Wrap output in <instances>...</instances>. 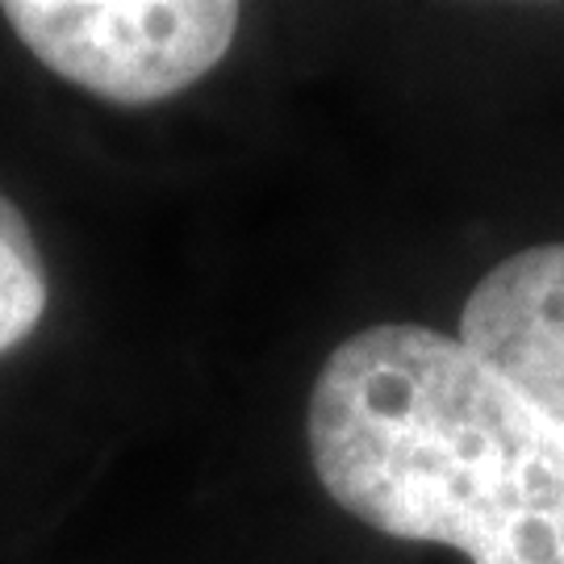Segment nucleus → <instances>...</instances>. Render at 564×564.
<instances>
[{
  "label": "nucleus",
  "mask_w": 564,
  "mask_h": 564,
  "mask_svg": "<svg viewBox=\"0 0 564 564\" xmlns=\"http://www.w3.org/2000/svg\"><path fill=\"white\" fill-rule=\"evenodd\" d=\"M460 343L564 435V242L498 263L464 302Z\"/></svg>",
  "instance_id": "obj_3"
},
{
  "label": "nucleus",
  "mask_w": 564,
  "mask_h": 564,
  "mask_svg": "<svg viewBox=\"0 0 564 564\" xmlns=\"http://www.w3.org/2000/svg\"><path fill=\"white\" fill-rule=\"evenodd\" d=\"M51 302L39 239L18 205L0 193V356L30 339Z\"/></svg>",
  "instance_id": "obj_4"
},
{
  "label": "nucleus",
  "mask_w": 564,
  "mask_h": 564,
  "mask_svg": "<svg viewBox=\"0 0 564 564\" xmlns=\"http://www.w3.org/2000/svg\"><path fill=\"white\" fill-rule=\"evenodd\" d=\"M305 435L326 494L381 535L564 564V435L460 339L364 326L323 364Z\"/></svg>",
  "instance_id": "obj_1"
},
{
  "label": "nucleus",
  "mask_w": 564,
  "mask_h": 564,
  "mask_svg": "<svg viewBox=\"0 0 564 564\" xmlns=\"http://www.w3.org/2000/svg\"><path fill=\"white\" fill-rule=\"evenodd\" d=\"M9 30L55 76L113 105H155L209 76L239 34L230 0H9Z\"/></svg>",
  "instance_id": "obj_2"
}]
</instances>
